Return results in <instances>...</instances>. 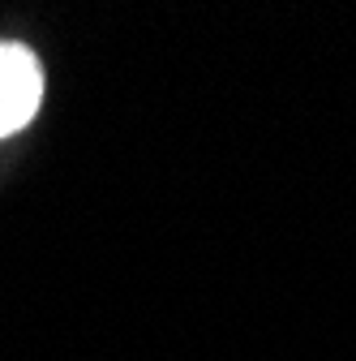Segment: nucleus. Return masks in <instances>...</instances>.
Here are the masks:
<instances>
[{
    "mask_svg": "<svg viewBox=\"0 0 356 361\" xmlns=\"http://www.w3.org/2000/svg\"><path fill=\"white\" fill-rule=\"evenodd\" d=\"M43 99V69L26 43H0V138L26 129Z\"/></svg>",
    "mask_w": 356,
    "mask_h": 361,
    "instance_id": "nucleus-1",
    "label": "nucleus"
}]
</instances>
